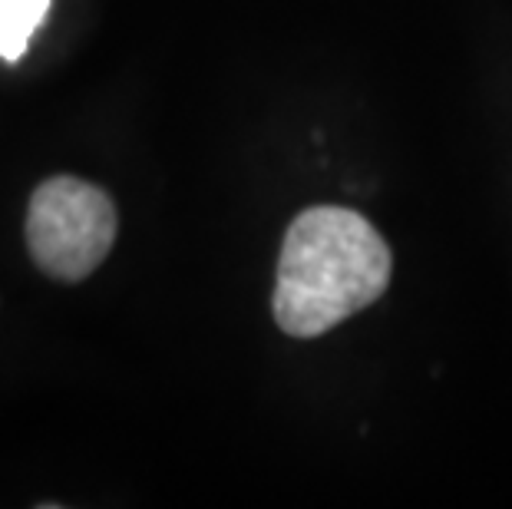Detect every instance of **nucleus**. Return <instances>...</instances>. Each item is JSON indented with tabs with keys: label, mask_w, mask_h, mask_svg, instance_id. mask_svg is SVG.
<instances>
[{
	"label": "nucleus",
	"mask_w": 512,
	"mask_h": 509,
	"mask_svg": "<svg viewBox=\"0 0 512 509\" xmlns=\"http://www.w3.org/2000/svg\"><path fill=\"white\" fill-rule=\"evenodd\" d=\"M50 0H0V57L20 60L27 53L30 37L47 20Z\"/></svg>",
	"instance_id": "7ed1b4c3"
},
{
	"label": "nucleus",
	"mask_w": 512,
	"mask_h": 509,
	"mask_svg": "<svg viewBox=\"0 0 512 509\" xmlns=\"http://www.w3.org/2000/svg\"><path fill=\"white\" fill-rule=\"evenodd\" d=\"M116 242V205L100 186L73 176L40 182L27 209V248L57 281H83Z\"/></svg>",
	"instance_id": "f03ea898"
},
{
	"label": "nucleus",
	"mask_w": 512,
	"mask_h": 509,
	"mask_svg": "<svg viewBox=\"0 0 512 509\" xmlns=\"http://www.w3.org/2000/svg\"><path fill=\"white\" fill-rule=\"evenodd\" d=\"M390 248L364 215L314 205L291 222L281 245L271 308L291 338H318L384 295Z\"/></svg>",
	"instance_id": "f257e3e1"
}]
</instances>
